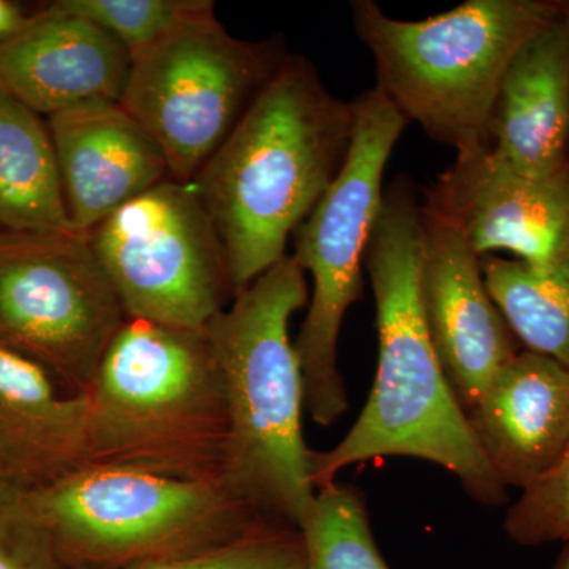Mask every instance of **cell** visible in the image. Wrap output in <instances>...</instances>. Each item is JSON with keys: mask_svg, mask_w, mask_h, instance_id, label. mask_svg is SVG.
I'll use <instances>...</instances> for the list:
<instances>
[{"mask_svg": "<svg viewBox=\"0 0 569 569\" xmlns=\"http://www.w3.org/2000/svg\"><path fill=\"white\" fill-rule=\"evenodd\" d=\"M421 264V201L400 178L385 192L365 257L377 309L376 381L347 436L310 452L313 488L365 460L400 456L445 468L477 503L503 507L508 488L479 447L427 331Z\"/></svg>", "mask_w": 569, "mask_h": 569, "instance_id": "obj_1", "label": "cell"}, {"mask_svg": "<svg viewBox=\"0 0 569 569\" xmlns=\"http://www.w3.org/2000/svg\"><path fill=\"white\" fill-rule=\"evenodd\" d=\"M88 238L127 318L206 328L234 299L222 242L192 183L160 182Z\"/></svg>", "mask_w": 569, "mask_h": 569, "instance_id": "obj_10", "label": "cell"}, {"mask_svg": "<svg viewBox=\"0 0 569 569\" xmlns=\"http://www.w3.org/2000/svg\"><path fill=\"white\" fill-rule=\"evenodd\" d=\"M467 417L498 479L522 492L569 447V369L522 348L493 373Z\"/></svg>", "mask_w": 569, "mask_h": 569, "instance_id": "obj_14", "label": "cell"}, {"mask_svg": "<svg viewBox=\"0 0 569 569\" xmlns=\"http://www.w3.org/2000/svg\"><path fill=\"white\" fill-rule=\"evenodd\" d=\"M132 63L112 33L51 6L0 41V86L47 118L121 103Z\"/></svg>", "mask_w": 569, "mask_h": 569, "instance_id": "obj_13", "label": "cell"}, {"mask_svg": "<svg viewBox=\"0 0 569 569\" xmlns=\"http://www.w3.org/2000/svg\"><path fill=\"white\" fill-rule=\"evenodd\" d=\"M31 17L26 14L21 6L10 2V0H0V41L11 39L26 28Z\"/></svg>", "mask_w": 569, "mask_h": 569, "instance_id": "obj_25", "label": "cell"}, {"mask_svg": "<svg viewBox=\"0 0 569 569\" xmlns=\"http://www.w3.org/2000/svg\"><path fill=\"white\" fill-rule=\"evenodd\" d=\"M503 530L526 548L569 539V447L548 473L508 508Z\"/></svg>", "mask_w": 569, "mask_h": 569, "instance_id": "obj_23", "label": "cell"}, {"mask_svg": "<svg viewBox=\"0 0 569 569\" xmlns=\"http://www.w3.org/2000/svg\"><path fill=\"white\" fill-rule=\"evenodd\" d=\"M13 488V486L10 485L9 479L3 477L2 471H0V496H2L3 492H7V490Z\"/></svg>", "mask_w": 569, "mask_h": 569, "instance_id": "obj_27", "label": "cell"}, {"mask_svg": "<svg viewBox=\"0 0 569 569\" xmlns=\"http://www.w3.org/2000/svg\"><path fill=\"white\" fill-rule=\"evenodd\" d=\"M422 204L455 223L479 258L507 252L546 266L569 253V163L527 173L489 149L458 153Z\"/></svg>", "mask_w": 569, "mask_h": 569, "instance_id": "obj_11", "label": "cell"}, {"mask_svg": "<svg viewBox=\"0 0 569 569\" xmlns=\"http://www.w3.org/2000/svg\"><path fill=\"white\" fill-rule=\"evenodd\" d=\"M493 302L527 350L569 369V253L546 266L481 258Z\"/></svg>", "mask_w": 569, "mask_h": 569, "instance_id": "obj_19", "label": "cell"}, {"mask_svg": "<svg viewBox=\"0 0 569 569\" xmlns=\"http://www.w3.org/2000/svg\"><path fill=\"white\" fill-rule=\"evenodd\" d=\"M309 299L305 269L287 254L208 325L227 402L224 486L260 518L298 530L317 490L290 321Z\"/></svg>", "mask_w": 569, "mask_h": 569, "instance_id": "obj_3", "label": "cell"}, {"mask_svg": "<svg viewBox=\"0 0 569 569\" xmlns=\"http://www.w3.org/2000/svg\"><path fill=\"white\" fill-rule=\"evenodd\" d=\"M421 305L427 331L466 413L493 373L522 350L466 236L421 201Z\"/></svg>", "mask_w": 569, "mask_h": 569, "instance_id": "obj_12", "label": "cell"}, {"mask_svg": "<svg viewBox=\"0 0 569 569\" xmlns=\"http://www.w3.org/2000/svg\"><path fill=\"white\" fill-rule=\"evenodd\" d=\"M0 569H69L13 488L0 496Z\"/></svg>", "mask_w": 569, "mask_h": 569, "instance_id": "obj_24", "label": "cell"}, {"mask_svg": "<svg viewBox=\"0 0 569 569\" xmlns=\"http://www.w3.org/2000/svg\"><path fill=\"white\" fill-rule=\"evenodd\" d=\"M288 54L282 37L239 40L213 13L193 18L133 59L121 107L162 149L170 178L192 183Z\"/></svg>", "mask_w": 569, "mask_h": 569, "instance_id": "obj_8", "label": "cell"}, {"mask_svg": "<svg viewBox=\"0 0 569 569\" xmlns=\"http://www.w3.org/2000/svg\"><path fill=\"white\" fill-rule=\"evenodd\" d=\"M14 493L69 569H123L171 559L272 523L223 481L129 467L88 463L51 485Z\"/></svg>", "mask_w": 569, "mask_h": 569, "instance_id": "obj_6", "label": "cell"}, {"mask_svg": "<svg viewBox=\"0 0 569 569\" xmlns=\"http://www.w3.org/2000/svg\"><path fill=\"white\" fill-rule=\"evenodd\" d=\"M86 396L88 463L223 481L227 402L208 326L127 318Z\"/></svg>", "mask_w": 569, "mask_h": 569, "instance_id": "obj_4", "label": "cell"}, {"mask_svg": "<svg viewBox=\"0 0 569 569\" xmlns=\"http://www.w3.org/2000/svg\"><path fill=\"white\" fill-rule=\"evenodd\" d=\"M123 569H305L301 531L264 523L223 545Z\"/></svg>", "mask_w": 569, "mask_h": 569, "instance_id": "obj_22", "label": "cell"}, {"mask_svg": "<svg viewBox=\"0 0 569 569\" xmlns=\"http://www.w3.org/2000/svg\"><path fill=\"white\" fill-rule=\"evenodd\" d=\"M346 163L295 231V258L312 277L307 316L295 340L306 411L318 426L343 417L348 397L337 346L348 309L362 298V264L383 204L389 157L408 122L376 86L355 100Z\"/></svg>", "mask_w": 569, "mask_h": 569, "instance_id": "obj_7", "label": "cell"}, {"mask_svg": "<svg viewBox=\"0 0 569 569\" xmlns=\"http://www.w3.org/2000/svg\"><path fill=\"white\" fill-rule=\"evenodd\" d=\"M88 396L61 392L44 367L0 346V471L41 488L88 466Z\"/></svg>", "mask_w": 569, "mask_h": 569, "instance_id": "obj_16", "label": "cell"}, {"mask_svg": "<svg viewBox=\"0 0 569 569\" xmlns=\"http://www.w3.org/2000/svg\"><path fill=\"white\" fill-rule=\"evenodd\" d=\"M353 103L288 54L192 186L211 217L234 293L287 257L288 239L336 181L353 134Z\"/></svg>", "mask_w": 569, "mask_h": 569, "instance_id": "obj_2", "label": "cell"}, {"mask_svg": "<svg viewBox=\"0 0 569 569\" xmlns=\"http://www.w3.org/2000/svg\"><path fill=\"white\" fill-rule=\"evenodd\" d=\"M0 230L77 233L58 153L39 112L0 86Z\"/></svg>", "mask_w": 569, "mask_h": 569, "instance_id": "obj_18", "label": "cell"}, {"mask_svg": "<svg viewBox=\"0 0 569 569\" xmlns=\"http://www.w3.org/2000/svg\"><path fill=\"white\" fill-rule=\"evenodd\" d=\"M488 149L527 173L569 163V6L509 63L490 116Z\"/></svg>", "mask_w": 569, "mask_h": 569, "instance_id": "obj_17", "label": "cell"}, {"mask_svg": "<svg viewBox=\"0 0 569 569\" xmlns=\"http://www.w3.org/2000/svg\"><path fill=\"white\" fill-rule=\"evenodd\" d=\"M552 569H569V539L563 542L559 559H557Z\"/></svg>", "mask_w": 569, "mask_h": 569, "instance_id": "obj_26", "label": "cell"}, {"mask_svg": "<svg viewBox=\"0 0 569 569\" xmlns=\"http://www.w3.org/2000/svg\"><path fill=\"white\" fill-rule=\"evenodd\" d=\"M74 231L89 234L123 204L170 178L156 140L121 103L48 118Z\"/></svg>", "mask_w": 569, "mask_h": 569, "instance_id": "obj_15", "label": "cell"}, {"mask_svg": "<svg viewBox=\"0 0 569 569\" xmlns=\"http://www.w3.org/2000/svg\"><path fill=\"white\" fill-rule=\"evenodd\" d=\"M569 0H467L418 21L373 0L351 3L356 36L376 62L378 91L408 123L458 153L489 148L498 89L520 48Z\"/></svg>", "mask_w": 569, "mask_h": 569, "instance_id": "obj_5", "label": "cell"}, {"mask_svg": "<svg viewBox=\"0 0 569 569\" xmlns=\"http://www.w3.org/2000/svg\"><path fill=\"white\" fill-rule=\"evenodd\" d=\"M305 569H389L370 527L365 496L347 482L317 490L301 529Z\"/></svg>", "mask_w": 569, "mask_h": 569, "instance_id": "obj_20", "label": "cell"}, {"mask_svg": "<svg viewBox=\"0 0 569 569\" xmlns=\"http://www.w3.org/2000/svg\"><path fill=\"white\" fill-rule=\"evenodd\" d=\"M126 320L88 234L0 230V346L44 367L67 395L89 391Z\"/></svg>", "mask_w": 569, "mask_h": 569, "instance_id": "obj_9", "label": "cell"}, {"mask_svg": "<svg viewBox=\"0 0 569 569\" xmlns=\"http://www.w3.org/2000/svg\"><path fill=\"white\" fill-rule=\"evenodd\" d=\"M51 7L112 33L132 61L182 22L213 13L209 0H58Z\"/></svg>", "mask_w": 569, "mask_h": 569, "instance_id": "obj_21", "label": "cell"}]
</instances>
